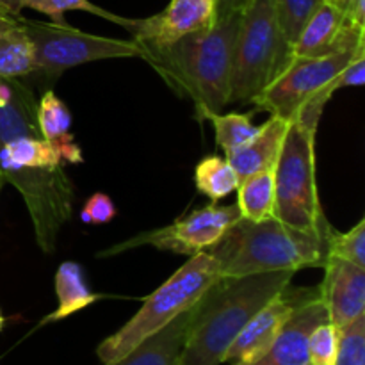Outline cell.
I'll use <instances>...</instances> for the list:
<instances>
[{
  "mask_svg": "<svg viewBox=\"0 0 365 365\" xmlns=\"http://www.w3.org/2000/svg\"><path fill=\"white\" fill-rule=\"evenodd\" d=\"M241 13L217 18L212 25L166 45L138 41L145 59L175 91L191 98L200 120L230 103L234 46ZM135 41V39H134Z\"/></svg>",
  "mask_w": 365,
  "mask_h": 365,
  "instance_id": "cell-1",
  "label": "cell"
},
{
  "mask_svg": "<svg viewBox=\"0 0 365 365\" xmlns=\"http://www.w3.org/2000/svg\"><path fill=\"white\" fill-rule=\"evenodd\" d=\"M294 278V271L220 277L195 307L180 365H221L242 328L277 298Z\"/></svg>",
  "mask_w": 365,
  "mask_h": 365,
  "instance_id": "cell-2",
  "label": "cell"
},
{
  "mask_svg": "<svg viewBox=\"0 0 365 365\" xmlns=\"http://www.w3.org/2000/svg\"><path fill=\"white\" fill-rule=\"evenodd\" d=\"M328 225L323 232L299 230L277 217L250 221L239 217L223 237L207 250L216 260L220 277L299 271L323 267Z\"/></svg>",
  "mask_w": 365,
  "mask_h": 365,
  "instance_id": "cell-3",
  "label": "cell"
},
{
  "mask_svg": "<svg viewBox=\"0 0 365 365\" xmlns=\"http://www.w3.org/2000/svg\"><path fill=\"white\" fill-rule=\"evenodd\" d=\"M220 278L217 264L207 252L192 255L173 277L146 296L141 309L116 334L96 348L102 364H110L127 355L146 337L200 302L207 289Z\"/></svg>",
  "mask_w": 365,
  "mask_h": 365,
  "instance_id": "cell-4",
  "label": "cell"
},
{
  "mask_svg": "<svg viewBox=\"0 0 365 365\" xmlns=\"http://www.w3.org/2000/svg\"><path fill=\"white\" fill-rule=\"evenodd\" d=\"M291 59L274 0H250L235 36L230 102L252 103Z\"/></svg>",
  "mask_w": 365,
  "mask_h": 365,
  "instance_id": "cell-5",
  "label": "cell"
},
{
  "mask_svg": "<svg viewBox=\"0 0 365 365\" xmlns=\"http://www.w3.org/2000/svg\"><path fill=\"white\" fill-rule=\"evenodd\" d=\"M316 128L289 123L274 164V217L299 230L323 232L330 225L316 184Z\"/></svg>",
  "mask_w": 365,
  "mask_h": 365,
  "instance_id": "cell-6",
  "label": "cell"
},
{
  "mask_svg": "<svg viewBox=\"0 0 365 365\" xmlns=\"http://www.w3.org/2000/svg\"><path fill=\"white\" fill-rule=\"evenodd\" d=\"M362 52L365 50L334 56H292L287 66L252 103L271 116L287 121L302 118L305 123L319 125L324 107L335 93L331 82Z\"/></svg>",
  "mask_w": 365,
  "mask_h": 365,
  "instance_id": "cell-7",
  "label": "cell"
},
{
  "mask_svg": "<svg viewBox=\"0 0 365 365\" xmlns=\"http://www.w3.org/2000/svg\"><path fill=\"white\" fill-rule=\"evenodd\" d=\"M21 24L34 46L36 71L50 82L66 70L93 61L141 57V48L134 39L103 38L53 21L46 24L21 18Z\"/></svg>",
  "mask_w": 365,
  "mask_h": 365,
  "instance_id": "cell-8",
  "label": "cell"
},
{
  "mask_svg": "<svg viewBox=\"0 0 365 365\" xmlns=\"http://www.w3.org/2000/svg\"><path fill=\"white\" fill-rule=\"evenodd\" d=\"M241 217L237 203L234 205H207L195 210L189 216L177 220L173 225L157 228V230L143 232L125 242L110 246L98 257H113L128 252L138 246H153L163 252L177 253V255H198L212 248L225 232Z\"/></svg>",
  "mask_w": 365,
  "mask_h": 365,
  "instance_id": "cell-9",
  "label": "cell"
},
{
  "mask_svg": "<svg viewBox=\"0 0 365 365\" xmlns=\"http://www.w3.org/2000/svg\"><path fill=\"white\" fill-rule=\"evenodd\" d=\"M319 292L317 287H291V284L280 292L274 299H271L264 309H260L252 317L248 324L241 330V334L234 339L230 348L223 356V364L230 365H252L262 359L277 339L278 331L291 317L296 307L305 299L312 298Z\"/></svg>",
  "mask_w": 365,
  "mask_h": 365,
  "instance_id": "cell-10",
  "label": "cell"
},
{
  "mask_svg": "<svg viewBox=\"0 0 365 365\" xmlns=\"http://www.w3.org/2000/svg\"><path fill=\"white\" fill-rule=\"evenodd\" d=\"M359 50H365V25L348 16L344 0H323L303 25L292 45V56H334Z\"/></svg>",
  "mask_w": 365,
  "mask_h": 365,
  "instance_id": "cell-11",
  "label": "cell"
},
{
  "mask_svg": "<svg viewBox=\"0 0 365 365\" xmlns=\"http://www.w3.org/2000/svg\"><path fill=\"white\" fill-rule=\"evenodd\" d=\"M216 20V0H171L155 16L130 20L127 31L132 39L166 45L191 32L202 31Z\"/></svg>",
  "mask_w": 365,
  "mask_h": 365,
  "instance_id": "cell-12",
  "label": "cell"
},
{
  "mask_svg": "<svg viewBox=\"0 0 365 365\" xmlns=\"http://www.w3.org/2000/svg\"><path fill=\"white\" fill-rule=\"evenodd\" d=\"M324 278L319 285L321 299L328 310V319L335 327H344L365 314V269L339 257L327 255L323 262Z\"/></svg>",
  "mask_w": 365,
  "mask_h": 365,
  "instance_id": "cell-13",
  "label": "cell"
},
{
  "mask_svg": "<svg viewBox=\"0 0 365 365\" xmlns=\"http://www.w3.org/2000/svg\"><path fill=\"white\" fill-rule=\"evenodd\" d=\"M328 321V310L319 291L296 307L266 355L252 365H309L310 334Z\"/></svg>",
  "mask_w": 365,
  "mask_h": 365,
  "instance_id": "cell-14",
  "label": "cell"
},
{
  "mask_svg": "<svg viewBox=\"0 0 365 365\" xmlns=\"http://www.w3.org/2000/svg\"><path fill=\"white\" fill-rule=\"evenodd\" d=\"M195 307L192 305L170 324L139 342L120 360L103 365H180V355L195 316Z\"/></svg>",
  "mask_w": 365,
  "mask_h": 365,
  "instance_id": "cell-15",
  "label": "cell"
},
{
  "mask_svg": "<svg viewBox=\"0 0 365 365\" xmlns=\"http://www.w3.org/2000/svg\"><path fill=\"white\" fill-rule=\"evenodd\" d=\"M289 123L291 121L284 120V118L271 116L266 123L260 125L259 134L252 141L227 155V160L237 173L239 182L260 173V171L274 168L282 145H284L285 134H287Z\"/></svg>",
  "mask_w": 365,
  "mask_h": 365,
  "instance_id": "cell-16",
  "label": "cell"
},
{
  "mask_svg": "<svg viewBox=\"0 0 365 365\" xmlns=\"http://www.w3.org/2000/svg\"><path fill=\"white\" fill-rule=\"evenodd\" d=\"M38 128L43 139L48 141L59 152L61 159L66 163L78 164L84 160L81 146L75 143L71 134V114L68 107L61 102L52 89L43 93L38 102Z\"/></svg>",
  "mask_w": 365,
  "mask_h": 365,
  "instance_id": "cell-17",
  "label": "cell"
},
{
  "mask_svg": "<svg viewBox=\"0 0 365 365\" xmlns=\"http://www.w3.org/2000/svg\"><path fill=\"white\" fill-rule=\"evenodd\" d=\"M21 18L0 13V78H24L36 73L34 46Z\"/></svg>",
  "mask_w": 365,
  "mask_h": 365,
  "instance_id": "cell-18",
  "label": "cell"
},
{
  "mask_svg": "<svg viewBox=\"0 0 365 365\" xmlns=\"http://www.w3.org/2000/svg\"><path fill=\"white\" fill-rule=\"evenodd\" d=\"M56 294L57 302H59L57 310L50 314V316H46L41 321V324L56 323V321L64 319V317L73 316V314L84 310L86 307L93 305L96 299L102 298V296L95 294L88 287L84 269H82L81 264L73 262V260H66V262H63L57 267Z\"/></svg>",
  "mask_w": 365,
  "mask_h": 365,
  "instance_id": "cell-19",
  "label": "cell"
},
{
  "mask_svg": "<svg viewBox=\"0 0 365 365\" xmlns=\"http://www.w3.org/2000/svg\"><path fill=\"white\" fill-rule=\"evenodd\" d=\"M237 207L241 217L264 221L274 217V171L273 168L239 182Z\"/></svg>",
  "mask_w": 365,
  "mask_h": 365,
  "instance_id": "cell-20",
  "label": "cell"
},
{
  "mask_svg": "<svg viewBox=\"0 0 365 365\" xmlns=\"http://www.w3.org/2000/svg\"><path fill=\"white\" fill-rule=\"evenodd\" d=\"M195 184L202 195L212 202H220L237 189L239 177L227 157L210 155L200 160L196 166Z\"/></svg>",
  "mask_w": 365,
  "mask_h": 365,
  "instance_id": "cell-21",
  "label": "cell"
},
{
  "mask_svg": "<svg viewBox=\"0 0 365 365\" xmlns=\"http://www.w3.org/2000/svg\"><path fill=\"white\" fill-rule=\"evenodd\" d=\"M207 120L212 121L216 132V145L225 152V157L242 148L260 130V125L253 123L252 114L214 113Z\"/></svg>",
  "mask_w": 365,
  "mask_h": 365,
  "instance_id": "cell-22",
  "label": "cell"
},
{
  "mask_svg": "<svg viewBox=\"0 0 365 365\" xmlns=\"http://www.w3.org/2000/svg\"><path fill=\"white\" fill-rule=\"evenodd\" d=\"M24 7H29V9H34L46 14L53 24H66V21H64V13H68V11H84V13H91L95 14V16L103 18V20L114 21V24L121 25V27L125 29L130 24V18L118 16V14L110 13V11L103 9V7L96 6V4L89 2V0H24Z\"/></svg>",
  "mask_w": 365,
  "mask_h": 365,
  "instance_id": "cell-23",
  "label": "cell"
},
{
  "mask_svg": "<svg viewBox=\"0 0 365 365\" xmlns=\"http://www.w3.org/2000/svg\"><path fill=\"white\" fill-rule=\"evenodd\" d=\"M327 255L339 257L365 269V220L359 221L351 230L337 232L334 227L327 234Z\"/></svg>",
  "mask_w": 365,
  "mask_h": 365,
  "instance_id": "cell-24",
  "label": "cell"
},
{
  "mask_svg": "<svg viewBox=\"0 0 365 365\" xmlns=\"http://www.w3.org/2000/svg\"><path fill=\"white\" fill-rule=\"evenodd\" d=\"M323 0H274L277 4V14H278V24H280L282 32H284L285 41L289 46L294 45L298 39L299 32H302L303 25L310 18V14L316 11V7Z\"/></svg>",
  "mask_w": 365,
  "mask_h": 365,
  "instance_id": "cell-25",
  "label": "cell"
},
{
  "mask_svg": "<svg viewBox=\"0 0 365 365\" xmlns=\"http://www.w3.org/2000/svg\"><path fill=\"white\" fill-rule=\"evenodd\" d=\"M334 365H365V314L339 327V348Z\"/></svg>",
  "mask_w": 365,
  "mask_h": 365,
  "instance_id": "cell-26",
  "label": "cell"
},
{
  "mask_svg": "<svg viewBox=\"0 0 365 365\" xmlns=\"http://www.w3.org/2000/svg\"><path fill=\"white\" fill-rule=\"evenodd\" d=\"M339 348V328L328 323L319 324L310 334L309 360L312 365H334Z\"/></svg>",
  "mask_w": 365,
  "mask_h": 365,
  "instance_id": "cell-27",
  "label": "cell"
},
{
  "mask_svg": "<svg viewBox=\"0 0 365 365\" xmlns=\"http://www.w3.org/2000/svg\"><path fill=\"white\" fill-rule=\"evenodd\" d=\"M116 205L109 198V195H106V192H95L86 202L84 210H82V221L91 225H106L116 217Z\"/></svg>",
  "mask_w": 365,
  "mask_h": 365,
  "instance_id": "cell-28",
  "label": "cell"
},
{
  "mask_svg": "<svg viewBox=\"0 0 365 365\" xmlns=\"http://www.w3.org/2000/svg\"><path fill=\"white\" fill-rule=\"evenodd\" d=\"M365 82V52L356 53L348 64L341 70V73L334 78V89L349 88V86H362Z\"/></svg>",
  "mask_w": 365,
  "mask_h": 365,
  "instance_id": "cell-29",
  "label": "cell"
},
{
  "mask_svg": "<svg viewBox=\"0 0 365 365\" xmlns=\"http://www.w3.org/2000/svg\"><path fill=\"white\" fill-rule=\"evenodd\" d=\"M250 0H216V20L217 18H227L232 14L242 13Z\"/></svg>",
  "mask_w": 365,
  "mask_h": 365,
  "instance_id": "cell-30",
  "label": "cell"
},
{
  "mask_svg": "<svg viewBox=\"0 0 365 365\" xmlns=\"http://www.w3.org/2000/svg\"><path fill=\"white\" fill-rule=\"evenodd\" d=\"M24 9V0H0V13L9 14V16H21Z\"/></svg>",
  "mask_w": 365,
  "mask_h": 365,
  "instance_id": "cell-31",
  "label": "cell"
},
{
  "mask_svg": "<svg viewBox=\"0 0 365 365\" xmlns=\"http://www.w3.org/2000/svg\"><path fill=\"white\" fill-rule=\"evenodd\" d=\"M4 184H6V178H4V175H2V171H0V191H2V187H4Z\"/></svg>",
  "mask_w": 365,
  "mask_h": 365,
  "instance_id": "cell-32",
  "label": "cell"
},
{
  "mask_svg": "<svg viewBox=\"0 0 365 365\" xmlns=\"http://www.w3.org/2000/svg\"><path fill=\"white\" fill-rule=\"evenodd\" d=\"M4 323H6V319H4V316H2V314H0V330H2V328H4Z\"/></svg>",
  "mask_w": 365,
  "mask_h": 365,
  "instance_id": "cell-33",
  "label": "cell"
},
{
  "mask_svg": "<svg viewBox=\"0 0 365 365\" xmlns=\"http://www.w3.org/2000/svg\"><path fill=\"white\" fill-rule=\"evenodd\" d=\"M309 365H312V364H309Z\"/></svg>",
  "mask_w": 365,
  "mask_h": 365,
  "instance_id": "cell-34",
  "label": "cell"
}]
</instances>
